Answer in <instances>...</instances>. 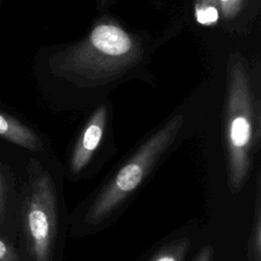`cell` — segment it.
<instances>
[{"label": "cell", "mask_w": 261, "mask_h": 261, "mask_svg": "<svg viewBox=\"0 0 261 261\" xmlns=\"http://www.w3.org/2000/svg\"><path fill=\"white\" fill-rule=\"evenodd\" d=\"M106 121V108L101 106L91 117L83 138L76 145L70 160V171L80 172L90 161L94 151L100 144Z\"/></svg>", "instance_id": "obj_4"}, {"label": "cell", "mask_w": 261, "mask_h": 261, "mask_svg": "<svg viewBox=\"0 0 261 261\" xmlns=\"http://www.w3.org/2000/svg\"><path fill=\"white\" fill-rule=\"evenodd\" d=\"M0 261H20L15 249L7 242L0 239Z\"/></svg>", "instance_id": "obj_10"}, {"label": "cell", "mask_w": 261, "mask_h": 261, "mask_svg": "<svg viewBox=\"0 0 261 261\" xmlns=\"http://www.w3.org/2000/svg\"><path fill=\"white\" fill-rule=\"evenodd\" d=\"M251 123L248 83L243 67L237 64L231 75L227 130L229 184L233 193L240 190L248 173Z\"/></svg>", "instance_id": "obj_2"}, {"label": "cell", "mask_w": 261, "mask_h": 261, "mask_svg": "<svg viewBox=\"0 0 261 261\" xmlns=\"http://www.w3.org/2000/svg\"><path fill=\"white\" fill-rule=\"evenodd\" d=\"M211 255H212V253H211L210 247H205L200 251V253L198 254L195 261H210Z\"/></svg>", "instance_id": "obj_12"}, {"label": "cell", "mask_w": 261, "mask_h": 261, "mask_svg": "<svg viewBox=\"0 0 261 261\" xmlns=\"http://www.w3.org/2000/svg\"><path fill=\"white\" fill-rule=\"evenodd\" d=\"M91 42L99 51L111 56L125 54L132 48L129 36L112 24L96 27L91 34Z\"/></svg>", "instance_id": "obj_5"}, {"label": "cell", "mask_w": 261, "mask_h": 261, "mask_svg": "<svg viewBox=\"0 0 261 261\" xmlns=\"http://www.w3.org/2000/svg\"><path fill=\"white\" fill-rule=\"evenodd\" d=\"M196 17L200 23L212 24L218 19V11L214 6L196 8Z\"/></svg>", "instance_id": "obj_8"}, {"label": "cell", "mask_w": 261, "mask_h": 261, "mask_svg": "<svg viewBox=\"0 0 261 261\" xmlns=\"http://www.w3.org/2000/svg\"><path fill=\"white\" fill-rule=\"evenodd\" d=\"M0 138L22 148L38 151L42 147L39 137L13 116L0 111Z\"/></svg>", "instance_id": "obj_6"}, {"label": "cell", "mask_w": 261, "mask_h": 261, "mask_svg": "<svg viewBox=\"0 0 261 261\" xmlns=\"http://www.w3.org/2000/svg\"><path fill=\"white\" fill-rule=\"evenodd\" d=\"M186 245H180L174 249H168L158 254L152 261H180Z\"/></svg>", "instance_id": "obj_9"}, {"label": "cell", "mask_w": 261, "mask_h": 261, "mask_svg": "<svg viewBox=\"0 0 261 261\" xmlns=\"http://www.w3.org/2000/svg\"><path fill=\"white\" fill-rule=\"evenodd\" d=\"M54 187L46 172H36L31 179L25 207V234L32 261H51L56 234Z\"/></svg>", "instance_id": "obj_3"}, {"label": "cell", "mask_w": 261, "mask_h": 261, "mask_svg": "<svg viewBox=\"0 0 261 261\" xmlns=\"http://www.w3.org/2000/svg\"><path fill=\"white\" fill-rule=\"evenodd\" d=\"M221 2L223 13L226 17L234 15L241 6V0H219Z\"/></svg>", "instance_id": "obj_11"}, {"label": "cell", "mask_w": 261, "mask_h": 261, "mask_svg": "<svg viewBox=\"0 0 261 261\" xmlns=\"http://www.w3.org/2000/svg\"><path fill=\"white\" fill-rule=\"evenodd\" d=\"M181 123L182 115H176L151 137L118 170L113 179L93 202L86 215L88 223L100 222L139 187L154 162L172 143Z\"/></svg>", "instance_id": "obj_1"}, {"label": "cell", "mask_w": 261, "mask_h": 261, "mask_svg": "<svg viewBox=\"0 0 261 261\" xmlns=\"http://www.w3.org/2000/svg\"><path fill=\"white\" fill-rule=\"evenodd\" d=\"M7 199H8V180L0 166V226L4 223L7 214Z\"/></svg>", "instance_id": "obj_7"}]
</instances>
